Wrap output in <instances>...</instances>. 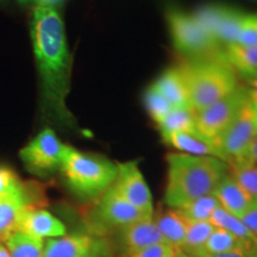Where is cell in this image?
I'll use <instances>...</instances> for the list:
<instances>
[{
  "instance_id": "obj_1",
  "label": "cell",
  "mask_w": 257,
  "mask_h": 257,
  "mask_svg": "<svg viewBox=\"0 0 257 257\" xmlns=\"http://www.w3.org/2000/svg\"><path fill=\"white\" fill-rule=\"evenodd\" d=\"M31 40L41 80L43 115L50 123L74 128L76 120L66 104L70 89L72 59L62 17L55 8L35 6Z\"/></svg>"
},
{
  "instance_id": "obj_2",
  "label": "cell",
  "mask_w": 257,
  "mask_h": 257,
  "mask_svg": "<svg viewBox=\"0 0 257 257\" xmlns=\"http://www.w3.org/2000/svg\"><path fill=\"white\" fill-rule=\"evenodd\" d=\"M167 166L165 202L172 210L213 193L229 173V165L223 160L182 153L168 154Z\"/></svg>"
},
{
  "instance_id": "obj_3",
  "label": "cell",
  "mask_w": 257,
  "mask_h": 257,
  "mask_svg": "<svg viewBox=\"0 0 257 257\" xmlns=\"http://www.w3.org/2000/svg\"><path fill=\"white\" fill-rule=\"evenodd\" d=\"M195 113L204 111L239 87L237 72L221 54L185 60L179 66Z\"/></svg>"
},
{
  "instance_id": "obj_4",
  "label": "cell",
  "mask_w": 257,
  "mask_h": 257,
  "mask_svg": "<svg viewBox=\"0 0 257 257\" xmlns=\"http://www.w3.org/2000/svg\"><path fill=\"white\" fill-rule=\"evenodd\" d=\"M60 169L70 191L86 200L100 197L118 174V165L110 160L81 153L67 144Z\"/></svg>"
},
{
  "instance_id": "obj_5",
  "label": "cell",
  "mask_w": 257,
  "mask_h": 257,
  "mask_svg": "<svg viewBox=\"0 0 257 257\" xmlns=\"http://www.w3.org/2000/svg\"><path fill=\"white\" fill-rule=\"evenodd\" d=\"M166 19L173 46L186 60L216 56L223 51L224 48L208 35L193 14L178 8H169Z\"/></svg>"
},
{
  "instance_id": "obj_6",
  "label": "cell",
  "mask_w": 257,
  "mask_h": 257,
  "mask_svg": "<svg viewBox=\"0 0 257 257\" xmlns=\"http://www.w3.org/2000/svg\"><path fill=\"white\" fill-rule=\"evenodd\" d=\"M143 219H153L125 200L114 188L113 184L95 199L87 220L93 234L102 236L111 230H120L127 225Z\"/></svg>"
},
{
  "instance_id": "obj_7",
  "label": "cell",
  "mask_w": 257,
  "mask_h": 257,
  "mask_svg": "<svg viewBox=\"0 0 257 257\" xmlns=\"http://www.w3.org/2000/svg\"><path fill=\"white\" fill-rule=\"evenodd\" d=\"M256 136L257 105L249 98L220 137L219 149L223 161L227 165L242 162Z\"/></svg>"
},
{
  "instance_id": "obj_8",
  "label": "cell",
  "mask_w": 257,
  "mask_h": 257,
  "mask_svg": "<svg viewBox=\"0 0 257 257\" xmlns=\"http://www.w3.org/2000/svg\"><path fill=\"white\" fill-rule=\"evenodd\" d=\"M248 99V88L239 86L229 95L197 113V131L219 146L220 137Z\"/></svg>"
},
{
  "instance_id": "obj_9",
  "label": "cell",
  "mask_w": 257,
  "mask_h": 257,
  "mask_svg": "<svg viewBox=\"0 0 257 257\" xmlns=\"http://www.w3.org/2000/svg\"><path fill=\"white\" fill-rule=\"evenodd\" d=\"M64 148L54 130L46 128L21 150L19 157L31 174L48 176L61 168Z\"/></svg>"
},
{
  "instance_id": "obj_10",
  "label": "cell",
  "mask_w": 257,
  "mask_h": 257,
  "mask_svg": "<svg viewBox=\"0 0 257 257\" xmlns=\"http://www.w3.org/2000/svg\"><path fill=\"white\" fill-rule=\"evenodd\" d=\"M208 35L225 48L236 44L244 12L224 4L204 5L193 14Z\"/></svg>"
},
{
  "instance_id": "obj_11",
  "label": "cell",
  "mask_w": 257,
  "mask_h": 257,
  "mask_svg": "<svg viewBox=\"0 0 257 257\" xmlns=\"http://www.w3.org/2000/svg\"><path fill=\"white\" fill-rule=\"evenodd\" d=\"M118 174L113 186L118 193L148 218L154 217L153 197L137 162L117 163Z\"/></svg>"
},
{
  "instance_id": "obj_12",
  "label": "cell",
  "mask_w": 257,
  "mask_h": 257,
  "mask_svg": "<svg viewBox=\"0 0 257 257\" xmlns=\"http://www.w3.org/2000/svg\"><path fill=\"white\" fill-rule=\"evenodd\" d=\"M108 242L93 233H73L50 238L44 243L43 257H85Z\"/></svg>"
},
{
  "instance_id": "obj_13",
  "label": "cell",
  "mask_w": 257,
  "mask_h": 257,
  "mask_svg": "<svg viewBox=\"0 0 257 257\" xmlns=\"http://www.w3.org/2000/svg\"><path fill=\"white\" fill-rule=\"evenodd\" d=\"M36 238H59L66 234V226L59 218L40 207L29 208L19 218L16 229Z\"/></svg>"
},
{
  "instance_id": "obj_14",
  "label": "cell",
  "mask_w": 257,
  "mask_h": 257,
  "mask_svg": "<svg viewBox=\"0 0 257 257\" xmlns=\"http://www.w3.org/2000/svg\"><path fill=\"white\" fill-rule=\"evenodd\" d=\"M120 244L124 255L160 243H167L153 219H143L120 229ZM168 244V243H167Z\"/></svg>"
},
{
  "instance_id": "obj_15",
  "label": "cell",
  "mask_w": 257,
  "mask_h": 257,
  "mask_svg": "<svg viewBox=\"0 0 257 257\" xmlns=\"http://www.w3.org/2000/svg\"><path fill=\"white\" fill-rule=\"evenodd\" d=\"M163 142L182 154L195 156H212L223 160L219 146L213 141L202 136L198 131L178 133L162 136Z\"/></svg>"
},
{
  "instance_id": "obj_16",
  "label": "cell",
  "mask_w": 257,
  "mask_h": 257,
  "mask_svg": "<svg viewBox=\"0 0 257 257\" xmlns=\"http://www.w3.org/2000/svg\"><path fill=\"white\" fill-rule=\"evenodd\" d=\"M213 194L216 195L219 206L236 217L242 216L253 200L251 195L234 180L230 172L220 180Z\"/></svg>"
},
{
  "instance_id": "obj_17",
  "label": "cell",
  "mask_w": 257,
  "mask_h": 257,
  "mask_svg": "<svg viewBox=\"0 0 257 257\" xmlns=\"http://www.w3.org/2000/svg\"><path fill=\"white\" fill-rule=\"evenodd\" d=\"M153 86L169 101L173 108L191 107L187 86H186L185 78L179 67H172V68L166 69L155 80Z\"/></svg>"
},
{
  "instance_id": "obj_18",
  "label": "cell",
  "mask_w": 257,
  "mask_h": 257,
  "mask_svg": "<svg viewBox=\"0 0 257 257\" xmlns=\"http://www.w3.org/2000/svg\"><path fill=\"white\" fill-rule=\"evenodd\" d=\"M154 223L160 233L169 245L175 249H181L186 237V220L175 210L162 212L159 216L153 217Z\"/></svg>"
},
{
  "instance_id": "obj_19",
  "label": "cell",
  "mask_w": 257,
  "mask_h": 257,
  "mask_svg": "<svg viewBox=\"0 0 257 257\" xmlns=\"http://www.w3.org/2000/svg\"><path fill=\"white\" fill-rule=\"evenodd\" d=\"M223 56L237 73L249 79L257 75V47L231 44L224 48Z\"/></svg>"
},
{
  "instance_id": "obj_20",
  "label": "cell",
  "mask_w": 257,
  "mask_h": 257,
  "mask_svg": "<svg viewBox=\"0 0 257 257\" xmlns=\"http://www.w3.org/2000/svg\"><path fill=\"white\" fill-rule=\"evenodd\" d=\"M11 257H43L44 239L14 230L3 237Z\"/></svg>"
},
{
  "instance_id": "obj_21",
  "label": "cell",
  "mask_w": 257,
  "mask_h": 257,
  "mask_svg": "<svg viewBox=\"0 0 257 257\" xmlns=\"http://www.w3.org/2000/svg\"><path fill=\"white\" fill-rule=\"evenodd\" d=\"M162 136L197 131V113L191 107L173 108L157 125Z\"/></svg>"
},
{
  "instance_id": "obj_22",
  "label": "cell",
  "mask_w": 257,
  "mask_h": 257,
  "mask_svg": "<svg viewBox=\"0 0 257 257\" xmlns=\"http://www.w3.org/2000/svg\"><path fill=\"white\" fill-rule=\"evenodd\" d=\"M210 221L216 227H220L229 231L236 237H238L244 242H246L250 245L257 248V239L253 237V234L246 229L245 225L242 223V220L238 217L233 216L230 212L225 211L223 207H217L216 211L212 214Z\"/></svg>"
},
{
  "instance_id": "obj_23",
  "label": "cell",
  "mask_w": 257,
  "mask_h": 257,
  "mask_svg": "<svg viewBox=\"0 0 257 257\" xmlns=\"http://www.w3.org/2000/svg\"><path fill=\"white\" fill-rule=\"evenodd\" d=\"M219 207L213 193L204 195L175 210L186 221H210L212 214Z\"/></svg>"
},
{
  "instance_id": "obj_24",
  "label": "cell",
  "mask_w": 257,
  "mask_h": 257,
  "mask_svg": "<svg viewBox=\"0 0 257 257\" xmlns=\"http://www.w3.org/2000/svg\"><path fill=\"white\" fill-rule=\"evenodd\" d=\"M216 229L211 221H186V237L181 250L188 255L199 252Z\"/></svg>"
},
{
  "instance_id": "obj_25",
  "label": "cell",
  "mask_w": 257,
  "mask_h": 257,
  "mask_svg": "<svg viewBox=\"0 0 257 257\" xmlns=\"http://www.w3.org/2000/svg\"><path fill=\"white\" fill-rule=\"evenodd\" d=\"M144 105H146L148 114L159 125L163 118L173 110V106L154 86H149L144 92Z\"/></svg>"
},
{
  "instance_id": "obj_26",
  "label": "cell",
  "mask_w": 257,
  "mask_h": 257,
  "mask_svg": "<svg viewBox=\"0 0 257 257\" xmlns=\"http://www.w3.org/2000/svg\"><path fill=\"white\" fill-rule=\"evenodd\" d=\"M229 170L246 193L257 199V167L248 163H234L229 165Z\"/></svg>"
},
{
  "instance_id": "obj_27",
  "label": "cell",
  "mask_w": 257,
  "mask_h": 257,
  "mask_svg": "<svg viewBox=\"0 0 257 257\" xmlns=\"http://www.w3.org/2000/svg\"><path fill=\"white\" fill-rule=\"evenodd\" d=\"M236 44L257 47V14H244Z\"/></svg>"
},
{
  "instance_id": "obj_28",
  "label": "cell",
  "mask_w": 257,
  "mask_h": 257,
  "mask_svg": "<svg viewBox=\"0 0 257 257\" xmlns=\"http://www.w3.org/2000/svg\"><path fill=\"white\" fill-rule=\"evenodd\" d=\"M23 186L24 184L14 169L0 166V197L21 191Z\"/></svg>"
},
{
  "instance_id": "obj_29",
  "label": "cell",
  "mask_w": 257,
  "mask_h": 257,
  "mask_svg": "<svg viewBox=\"0 0 257 257\" xmlns=\"http://www.w3.org/2000/svg\"><path fill=\"white\" fill-rule=\"evenodd\" d=\"M176 249L167 243H160L148 248L137 250L124 257H174Z\"/></svg>"
},
{
  "instance_id": "obj_30",
  "label": "cell",
  "mask_w": 257,
  "mask_h": 257,
  "mask_svg": "<svg viewBox=\"0 0 257 257\" xmlns=\"http://www.w3.org/2000/svg\"><path fill=\"white\" fill-rule=\"evenodd\" d=\"M238 218L257 239V199H253L245 212Z\"/></svg>"
},
{
  "instance_id": "obj_31",
  "label": "cell",
  "mask_w": 257,
  "mask_h": 257,
  "mask_svg": "<svg viewBox=\"0 0 257 257\" xmlns=\"http://www.w3.org/2000/svg\"><path fill=\"white\" fill-rule=\"evenodd\" d=\"M191 257H257V253L249 250H238V251L226 252V253H205L197 252L189 255Z\"/></svg>"
},
{
  "instance_id": "obj_32",
  "label": "cell",
  "mask_w": 257,
  "mask_h": 257,
  "mask_svg": "<svg viewBox=\"0 0 257 257\" xmlns=\"http://www.w3.org/2000/svg\"><path fill=\"white\" fill-rule=\"evenodd\" d=\"M239 163H248V165H252L257 167V136L255 137V140L252 141L251 144H250L248 152H246L243 161Z\"/></svg>"
},
{
  "instance_id": "obj_33",
  "label": "cell",
  "mask_w": 257,
  "mask_h": 257,
  "mask_svg": "<svg viewBox=\"0 0 257 257\" xmlns=\"http://www.w3.org/2000/svg\"><path fill=\"white\" fill-rule=\"evenodd\" d=\"M85 257H113L112 255V250H111V246L110 244H105L104 246H101L100 249L95 250V251H93L92 253H89V255L85 256Z\"/></svg>"
},
{
  "instance_id": "obj_34",
  "label": "cell",
  "mask_w": 257,
  "mask_h": 257,
  "mask_svg": "<svg viewBox=\"0 0 257 257\" xmlns=\"http://www.w3.org/2000/svg\"><path fill=\"white\" fill-rule=\"evenodd\" d=\"M248 93H249L250 100L253 101L257 105V75L249 79Z\"/></svg>"
},
{
  "instance_id": "obj_35",
  "label": "cell",
  "mask_w": 257,
  "mask_h": 257,
  "mask_svg": "<svg viewBox=\"0 0 257 257\" xmlns=\"http://www.w3.org/2000/svg\"><path fill=\"white\" fill-rule=\"evenodd\" d=\"M63 0H35L36 5L42 6H50V8H55L56 5H59L62 3Z\"/></svg>"
},
{
  "instance_id": "obj_36",
  "label": "cell",
  "mask_w": 257,
  "mask_h": 257,
  "mask_svg": "<svg viewBox=\"0 0 257 257\" xmlns=\"http://www.w3.org/2000/svg\"><path fill=\"white\" fill-rule=\"evenodd\" d=\"M0 257H11L8 248H6L4 242H3V239H0Z\"/></svg>"
},
{
  "instance_id": "obj_37",
  "label": "cell",
  "mask_w": 257,
  "mask_h": 257,
  "mask_svg": "<svg viewBox=\"0 0 257 257\" xmlns=\"http://www.w3.org/2000/svg\"><path fill=\"white\" fill-rule=\"evenodd\" d=\"M174 257H191V256H189L188 253H186L185 251H182L181 249H176Z\"/></svg>"
},
{
  "instance_id": "obj_38",
  "label": "cell",
  "mask_w": 257,
  "mask_h": 257,
  "mask_svg": "<svg viewBox=\"0 0 257 257\" xmlns=\"http://www.w3.org/2000/svg\"><path fill=\"white\" fill-rule=\"evenodd\" d=\"M17 2L22 5H28V4H31V3H35V0H17Z\"/></svg>"
},
{
  "instance_id": "obj_39",
  "label": "cell",
  "mask_w": 257,
  "mask_h": 257,
  "mask_svg": "<svg viewBox=\"0 0 257 257\" xmlns=\"http://www.w3.org/2000/svg\"><path fill=\"white\" fill-rule=\"evenodd\" d=\"M0 2H2V0H0Z\"/></svg>"
},
{
  "instance_id": "obj_40",
  "label": "cell",
  "mask_w": 257,
  "mask_h": 257,
  "mask_svg": "<svg viewBox=\"0 0 257 257\" xmlns=\"http://www.w3.org/2000/svg\"><path fill=\"white\" fill-rule=\"evenodd\" d=\"M0 239H2V238H0Z\"/></svg>"
}]
</instances>
